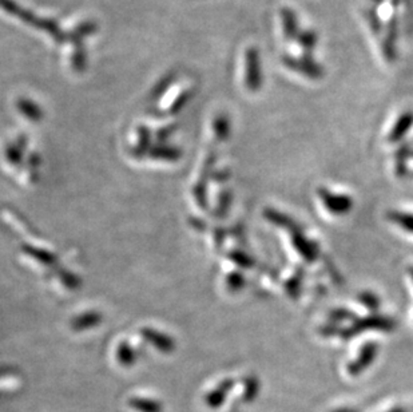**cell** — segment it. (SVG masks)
<instances>
[{
	"label": "cell",
	"mask_w": 413,
	"mask_h": 412,
	"mask_svg": "<svg viewBox=\"0 0 413 412\" xmlns=\"http://www.w3.org/2000/svg\"><path fill=\"white\" fill-rule=\"evenodd\" d=\"M0 8L4 10L6 13H8L10 15L19 17L23 23L30 24L38 30L47 32L57 42H64L67 39V36L62 32L57 22H54L51 19H40V17L33 15L32 13H29V11L23 10L22 7H19L14 0H0Z\"/></svg>",
	"instance_id": "1"
},
{
	"label": "cell",
	"mask_w": 413,
	"mask_h": 412,
	"mask_svg": "<svg viewBox=\"0 0 413 412\" xmlns=\"http://www.w3.org/2000/svg\"><path fill=\"white\" fill-rule=\"evenodd\" d=\"M281 62L287 70L294 71L308 80H321L325 75V70L322 64L316 62L310 55L302 54L300 57H296L290 54H284L281 58Z\"/></svg>",
	"instance_id": "2"
},
{
	"label": "cell",
	"mask_w": 413,
	"mask_h": 412,
	"mask_svg": "<svg viewBox=\"0 0 413 412\" xmlns=\"http://www.w3.org/2000/svg\"><path fill=\"white\" fill-rule=\"evenodd\" d=\"M245 86L250 93H258L262 87L261 55L257 47H249L245 52Z\"/></svg>",
	"instance_id": "3"
},
{
	"label": "cell",
	"mask_w": 413,
	"mask_h": 412,
	"mask_svg": "<svg viewBox=\"0 0 413 412\" xmlns=\"http://www.w3.org/2000/svg\"><path fill=\"white\" fill-rule=\"evenodd\" d=\"M280 17H281L284 38L287 42H296L299 34L301 32L299 16L290 7H283L280 10Z\"/></svg>",
	"instance_id": "4"
},
{
	"label": "cell",
	"mask_w": 413,
	"mask_h": 412,
	"mask_svg": "<svg viewBox=\"0 0 413 412\" xmlns=\"http://www.w3.org/2000/svg\"><path fill=\"white\" fill-rule=\"evenodd\" d=\"M321 198L325 206L336 214H344L350 212L352 207V200L348 196L334 194L331 191H321Z\"/></svg>",
	"instance_id": "5"
},
{
	"label": "cell",
	"mask_w": 413,
	"mask_h": 412,
	"mask_svg": "<svg viewBox=\"0 0 413 412\" xmlns=\"http://www.w3.org/2000/svg\"><path fill=\"white\" fill-rule=\"evenodd\" d=\"M234 387V381L232 379H226V381H221L213 391H210L206 395L207 407L216 410V409H220L225 403L226 397L229 395V392L233 390Z\"/></svg>",
	"instance_id": "6"
},
{
	"label": "cell",
	"mask_w": 413,
	"mask_h": 412,
	"mask_svg": "<svg viewBox=\"0 0 413 412\" xmlns=\"http://www.w3.org/2000/svg\"><path fill=\"white\" fill-rule=\"evenodd\" d=\"M376 353L377 347L375 344H366V347L361 349L359 359L348 365V374L352 376H357L359 374H361L366 367L372 365V362L376 358Z\"/></svg>",
	"instance_id": "7"
},
{
	"label": "cell",
	"mask_w": 413,
	"mask_h": 412,
	"mask_svg": "<svg viewBox=\"0 0 413 412\" xmlns=\"http://www.w3.org/2000/svg\"><path fill=\"white\" fill-rule=\"evenodd\" d=\"M413 126V111L403 112L396 121V124L391 128V133L388 135L389 142H398L401 138L407 135V133Z\"/></svg>",
	"instance_id": "8"
},
{
	"label": "cell",
	"mask_w": 413,
	"mask_h": 412,
	"mask_svg": "<svg viewBox=\"0 0 413 412\" xmlns=\"http://www.w3.org/2000/svg\"><path fill=\"white\" fill-rule=\"evenodd\" d=\"M143 334L146 337V340H149L151 344L156 346V348L167 353L172 352L174 349L175 344L172 337L163 334V333L153 331V330H143Z\"/></svg>",
	"instance_id": "9"
},
{
	"label": "cell",
	"mask_w": 413,
	"mask_h": 412,
	"mask_svg": "<svg viewBox=\"0 0 413 412\" xmlns=\"http://www.w3.org/2000/svg\"><path fill=\"white\" fill-rule=\"evenodd\" d=\"M128 406L137 412H163V404L150 397H131L128 400Z\"/></svg>",
	"instance_id": "10"
},
{
	"label": "cell",
	"mask_w": 413,
	"mask_h": 412,
	"mask_svg": "<svg viewBox=\"0 0 413 412\" xmlns=\"http://www.w3.org/2000/svg\"><path fill=\"white\" fill-rule=\"evenodd\" d=\"M16 108L32 122H39L43 118V111L40 110V108L29 98H19L16 101Z\"/></svg>",
	"instance_id": "11"
},
{
	"label": "cell",
	"mask_w": 413,
	"mask_h": 412,
	"mask_svg": "<svg viewBox=\"0 0 413 412\" xmlns=\"http://www.w3.org/2000/svg\"><path fill=\"white\" fill-rule=\"evenodd\" d=\"M296 42L301 47L303 55L313 57V50L317 46V32L313 31V30H301Z\"/></svg>",
	"instance_id": "12"
},
{
	"label": "cell",
	"mask_w": 413,
	"mask_h": 412,
	"mask_svg": "<svg viewBox=\"0 0 413 412\" xmlns=\"http://www.w3.org/2000/svg\"><path fill=\"white\" fill-rule=\"evenodd\" d=\"M364 15H366V23H368L370 31L373 32V35L377 38L382 36L385 26L382 24V17L379 15L377 10L375 7H368L364 11Z\"/></svg>",
	"instance_id": "13"
},
{
	"label": "cell",
	"mask_w": 413,
	"mask_h": 412,
	"mask_svg": "<svg viewBox=\"0 0 413 412\" xmlns=\"http://www.w3.org/2000/svg\"><path fill=\"white\" fill-rule=\"evenodd\" d=\"M100 320H102L100 314L89 312V314H83L80 317L74 318L73 323H71V327L75 331H83V330H89L91 327H96Z\"/></svg>",
	"instance_id": "14"
},
{
	"label": "cell",
	"mask_w": 413,
	"mask_h": 412,
	"mask_svg": "<svg viewBox=\"0 0 413 412\" xmlns=\"http://www.w3.org/2000/svg\"><path fill=\"white\" fill-rule=\"evenodd\" d=\"M96 31V24L94 22H84V23L80 24L77 29L73 30V32H71L70 36H68V39H70L73 43H75V46H82V41H83L86 36L91 35L93 32Z\"/></svg>",
	"instance_id": "15"
},
{
	"label": "cell",
	"mask_w": 413,
	"mask_h": 412,
	"mask_svg": "<svg viewBox=\"0 0 413 412\" xmlns=\"http://www.w3.org/2000/svg\"><path fill=\"white\" fill-rule=\"evenodd\" d=\"M293 244H294L297 252L301 254L303 258H306V260H309V261L315 260V257H316V254H317V252H316V248H315V245H313L312 242L306 241V238L302 237L301 235H296V236L293 237Z\"/></svg>",
	"instance_id": "16"
},
{
	"label": "cell",
	"mask_w": 413,
	"mask_h": 412,
	"mask_svg": "<svg viewBox=\"0 0 413 412\" xmlns=\"http://www.w3.org/2000/svg\"><path fill=\"white\" fill-rule=\"evenodd\" d=\"M213 130H214V135L218 141H225L227 140L229 134H230V121L225 114H220L214 118L213 121Z\"/></svg>",
	"instance_id": "17"
},
{
	"label": "cell",
	"mask_w": 413,
	"mask_h": 412,
	"mask_svg": "<svg viewBox=\"0 0 413 412\" xmlns=\"http://www.w3.org/2000/svg\"><path fill=\"white\" fill-rule=\"evenodd\" d=\"M382 52L384 59L388 64H395L398 61V41H393L388 36H382Z\"/></svg>",
	"instance_id": "18"
},
{
	"label": "cell",
	"mask_w": 413,
	"mask_h": 412,
	"mask_svg": "<svg viewBox=\"0 0 413 412\" xmlns=\"http://www.w3.org/2000/svg\"><path fill=\"white\" fill-rule=\"evenodd\" d=\"M150 156L154 157V159H167V161L170 159V161H174V159L179 157V153H178L177 149L172 147V146L160 145V146H157V147H154V149L151 150V154H150Z\"/></svg>",
	"instance_id": "19"
},
{
	"label": "cell",
	"mask_w": 413,
	"mask_h": 412,
	"mask_svg": "<svg viewBox=\"0 0 413 412\" xmlns=\"http://www.w3.org/2000/svg\"><path fill=\"white\" fill-rule=\"evenodd\" d=\"M71 67L74 71L77 73H82L86 68V51L82 46H77L73 57H71Z\"/></svg>",
	"instance_id": "20"
},
{
	"label": "cell",
	"mask_w": 413,
	"mask_h": 412,
	"mask_svg": "<svg viewBox=\"0 0 413 412\" xmlns=\"http://www.w3.org/2000/svg\"><path fill=\"white\" fill-rule=\"evenodd\" d=\"M260 392V383L257 378H248L245 381V391H243V402H253Z\"/></svg>",
	"instance_id": "21"
},
{
	"label": "cell",
	"mask_w": 413,
	"mask_h": 412,
	"mask_svg": "<svg viewBox=\"0 0 413 412\" xmlns=\"http://www.w3.org/2000/svg\"><path fill=\"white\" fill-rule=\"evenodd\" d=\"M24 252L32 256L33 258L39 260L43 264H52L57 260V257L54 254L48 253V252H45V251H40V249H35L32 247H24Z\"/></svg>",
	"instance_id": "22"
},
{
	"label": "cell",
	"mask_w": 413,
	"mask_h": 412,
	"mask_svg": "<svg viewBox=\"0 0 413 412\" xmlns=\"http://www.w3.org/2000/svg\"><path fill=\"white\" fill-rule=\"evenodd\" d=\"M391 217H392L393 221L398 222L401 228H404L405 230L413 233V214L396 212V213H392Z\"/></svg>",
	"instance_id": "23"
},
{
	"label": "cell",
	"mask_w": 413,
	"mask_h": 412,
	"mask_svg": "<svg viewBox=\"0 0 413 412\" xmlns=\"http://www.w3.org/2000/svg\"><path fill=\"white\" fill-rule=\"evenodd\" d=\"M118 360L121 365H131L135 362V355L133 349L130 348V346H126L125 343L121 344V347L118 349Z\"/></svg>",
	"instance_id": "24"
},
{
	"label": "cell",
	"mask_w": 413,
	"mask_h": 412,
	"mask_svg": "<svg viewBox=\"0 0 413 412\" xmlns=\"http://www.w3.org/2000/svg\"><path fill=\"white\" fill-rule=\"evenodd\" d=\"M173 80H174V75H173V74H167L165 78H162V80H159L158 84L154 87L153 96L158 98V96H162V94L169 89V86L173 83Z\"/></svg>",
	"instance_id": "25"
},
{
	"label": "cell",
	"mask_w": 413,
	"mask_h": 412,
	"mask_svg": "<svg viewBox=\"0 0 413 412\" xmlns=\"http://www.w3.org/2000/svg\"><path fill=\"white\" fill-rule=\"evenodd\" d=\"M190 90H188V91L182 93L181 96H177L174 103H173V105H172V108L169 109V112H172V114L178 112V111L181 110V109H182V108H183V106L188 103V101H189V98H190Z\"/></svg>",
	"instance_id": "26"
},
{
	"label": "cell",
	"mask_w": 413,
	"mask_h": 412,
	"mask_svg": "<svg viewBox=\"0 0 413 412\" xmlns=\"http://www.w3.org/2000/svg\"><path fill=\"white\" fill-rule=\"evenodd\" d=\"M239 274H234V276H233V277L229 280V284L233 286L234 289H237L239 286H242V279H239Z\"/></svg>",
	"instance_id": "27"
},
{
	"label": "cell",
	"mask_w": 413,
	"mask_h": 412,
	"mask_svg": "<svg viewBox=\"0 0 413 412\" xmlns=\"http://www.w3.org/2000/svg\"><path fill=\"white\" fill-rule=\"evenodd\" d=\"M332 412H359V410H356V409H348V407H345V409H337V410H334Z\"/></svg>",
	"instance_id": "28"
},
{
	"label": "cell",
	"mask_w": 413,
	"mask_h": 412,
	"mask_svg": "<svg viewBox=\"0 0 413 412\" xmlns=\"http://www.w3.org/2000/svg\"><path fill=\"white\" fill-rule=\"evenodd\" d=\"M388 412H407V410H404V409H401V407H396V409H393V410H391V411Z\"/></svg>",
	"instance_id": "29"
},
{
	"label": "cell",
	"mask_w": 413,
	"mask_h": 412,
	"mask_svg": "<svg viewBox=\"0 0 413 412\" xmlns=\"http://www.w3.org/2000/svg\"><path fill=\"white\" fill-rule=\"evenodd\" d=\"M370 1H373L375 4H380V3H382L384 0H370Z\"/></svg>",
	"instance_id": "30"
},
{
	"label": "cell",
	"mask_w": 413,
	"mask_h": 412,
	"mask_svg": "<svg viewBox=\"0 0 413 412\" xmlns=\"http://www.w3.org/2000/svg\"><path fill=\"white\" fill-rule=\"evenodd\" d=\"M411 274H412V277H413V270H412V272H411Z\"/></svg>",
	"instance_id": "31"
}]
</instances>
